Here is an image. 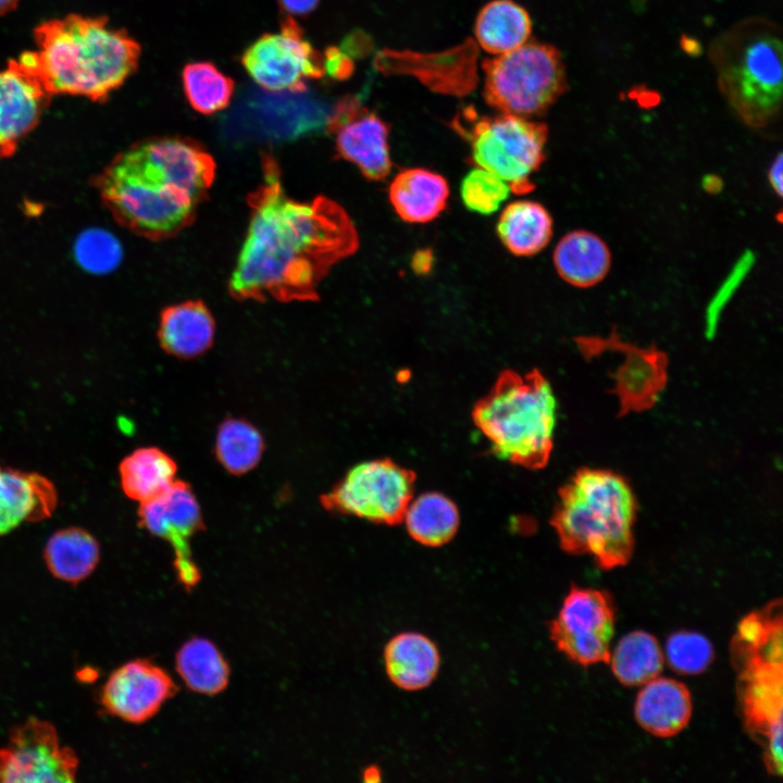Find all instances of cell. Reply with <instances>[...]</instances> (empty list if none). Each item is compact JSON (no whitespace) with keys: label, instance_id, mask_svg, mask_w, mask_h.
I'll use <instances>...</instances> for the list:
<instances>
[{"label":"cell","instance_id":"obj_31","mask_svg":"<svg viewBox=\"0 0 783 783\" xmlns=\"http://www.w3.org/2000/svg\"><path fill=\"white\" fill-rule=\"evenodd\" d=\"M624 360L618 370L619 389L627 405L652 400L660 387L664 357L656 349L638 348L614 337Z\"/></svg>","mask_w":783,"mask_h":783},{"label":"cell","instance_id":"obj_36","mask_svg":"<svg viewBox=\"0 0 783 783\" xmlns=\"http://www.w3.org/2000/svg\"><path fill=\"white\" fill-rule=\"evenodd\" d=\"M80 263L96 272H104L115 268L121 260V246L108 233L95 232L83 236L76 249Z\"/></svg>","mask_w":783,"mask_h":783},{"label":"cell","instance_id":"obj_14","mask_svg":"<svg viewBox=\"0 0 783 783\" xmlns=\"http://www.w3.org/2000/svg\"><path fill=\"white\" fill-rule=\"evenodd\" d=\"M139 505L140 525L172 545L181 583L186 588L194 587L200 574L191 557L189 540L202 530L203 519L190 485L176 480L164 493Z\"/></svg>","mask_w":783,"mask_h":783},{"label":"cell","instance_id":"obj_32","mask_svg":"<svg viewBox=\"0 0 783 783\" xmlns=\"http://www.w3.org/2000/svg\"><path fill=\"white\" fill-rule=\"evenodd\" d=\"M264 447L263 436L253 424L244 419L228 418L217 428L214 452L227 472L241 475L258 465Z\"/></svg>","mask_w":783,"mask_h":783},{"label":"cell","instance_id":"obj_10","mask_svg":"<svg viewBox=\"0 0 783 783\" xmlns=\"http://www.w3.org/2000/svg\"><path fill=\"white\" fill-rule=\"evenodd\" d=\"M614 621L609 593L572 586L548 629L557 649L586 667L609 662Z\"/></svg>","mask_w":783,"mask_h":783},{"label":"cell","instance_id":"obj_35","mask_svg":"<svg viewBox=\"0 0 783 783\" xmlns=\"http://www.w3.org/2000/svg\"><path fill=\"white\" fill-rule=\"evenodd\" d=\"M669 666L681 674H698L712 662L714 651L704 635L680 631L669 636L666 643Z\"/></svg>","mask_w":783,"mask_h":783},{"label":"cell","instance_id":"obj_30","mask_svg":"<svg viewBox=\"0 0 783 783\" xmlns=\"http://www.w3.org/2000/svg\"><path fill=\"white\" fill-rule=\"evenodd\" d=\"M175 659L179 676L194 692L213 695L227 685L228 664L210 641L189 639L179 648Z\"/></svg>","mask_w":783,"mask_h":783},{"label":"cell","instance_id":"obj_6","mask_svg":"<svg viewBox=\"0 0 783 783\" xmlns=\"http://www.w3.org/2000/svg\"><path fill=\"white\" fill-rule=\"evenodd\" d=\"M713 62L722 95L753 128L775 121L782 104V40L774 26L747 22L714 44Z\"/></svg>","mask_w":783,"mask_h":783},{"label":"cell","instance_id":"obj_28","mask_svg":"<svg viewBox=\"0 0 783 783\" xmlns=\"http://www.w3.org/2000/svg\"><path fill=\"white\" fill-rule=\"evenodd\" d=\"M409 535L418 543L438 547L448 543L457 533L459 512L445 495L430 492L412 497L402 521Z\"/></svg>","mask_w":783,"mask_h":783},{"label":"cell","instance_id":"obj_5","mask_svg":"<svg viewBox=\"0 0 783 783\" xmlns=\"http://www.w3.org/2000/svg\"><path fill=\"white\" fill-rule=\"evenodd\" d=\"M557 412L554 389L540 373L506 371L472 415L498 458L536 469L549 459Z\"/></svg>","mask_w":783,"mask_h":783},{"label":"cell","instance_id":"obj_25","mask_svg":"<svg viewBox=\"0 0 783 783\" xmlns=\"http://www.w3.org/2000/svg\"><path fill=\"white\" fill-rule=\"evenodd\" d=\"M175 460L158 447H141L119 465L124 494L139 504L164 493L177 478Z\"/></svg>","mask_w":783,"mask_h":783},{"label":"cell","instance_id":"obj_16","mask_svg":"<svg viewBox=\"0 0 783 783\" xmlns=\"http://www.w3.org/2000/svg\"><path fill=\"white\" fill-rule=\"evenodd\" d=\"M175 691V683L163 669L137 659L111 673L101 692V704L124 721L141 723L152 718Z\"/></svg>","mask_w":783,"mask_h":783},{"label":"cell","instance_id":"obj_40","mask_svg":"<svg viewBox=\"0 0 783 783\" xmlns=\"http://www.w3.org/2000/svg\"><path fill=\"white\" fill-rule=\"evenodd\" d=\"M431 263V253L426 251H419L413 258V268L418 271V273L428 270Z\"/></svg>","mask_w":783,"mask_h":783},{"label":"cell","instance_id":"obj_4","mask_svg":"<svg viewBox=\"0 0 783 783\" xmlns=\"http://www.w3.org/2000/svg\"><path fill=\"white\" fill-rule=\"evenodd\" d=\"M636 500L627 482L609 470L577 472L562 488L552 525L561 547L594 558L604 569L632 556Z\"/></svg>","mask_w":783,"mask_h":783},{"label":"cell","instance_id":"obj_24","mask_svg":"<svg viewBox=\"0 0 783 783\" xmlns=\"http://www.w3.org/2000/svg\"><path fill=\"white\" fill-rule=\"evenodd\" d=\"M552 217L539 202L518 200L499 215L496 231L502 245L514 256L531 257L540 252L552 237Z\"/></svg>","mask_w":783,"mask_h":783},{"label":"cell","instance_id":"obj_15","mask_svg":"<svg viewBox=\"0 0 783 783\" xmlns=\"http://www.w3.org/2000/svg\"><path fill=\"white\" fill-rule=\"evenodd\" d=\"M34 60L25 51L0 70V160L13 156L39 124L51 101Z\"/></svg>","mask_w":783,"mask_h":783},{"label":"cell","instance_id":"obj_37","mask_svg":"<svg viewBox=\"0 0 783 783\" xmlns=\"http://www.w3.org/2000/svg\"><path fill=\"white\" fill-rule=\"evenodd\" d=\"M324 69L334 78H345L352 71V64L339 49L332 47L325 52Z\"/></svg>","mask_w":783,"mask_h":783},{"label":"cell","instance_id":"obj_13","mask_svg":"<svg viewBox=\"0 0 783 783\" xmlns=\"http://www.w3.org/2000/svg\"><path fill=\"white\" fill-rule=\"evenodd\" d=\"M739 674V698L748 731L763 747V759L770 774H782V662L746 658L736 663Z\"/></svg>","mask_w":783,"mask_h":783},{"label":"cell","instance_id":"obj_1","mask_svg":"<svg viewBox=\"0 0 783 783\" xmlns=\"http://www.w3.org/2000/svg\"><path fill=\"white\" fill-rule=\"evenodd\" d=\"M229 287L241 298L313 299L322 278L357 250L358 235L334 201L290 198L269 163Z\"/></svg>","mask_w":783,"mask_h":783},{"label":"cell","instance_id":"obj_39","mask_svg":"<svg viewBox=\"0 0 783 783\" xmlns=\"http://www.w3.org/2000/svg\"><path fill=\"white\" fill-rule=\"evenodd\" d=\"M782 156L779 154L775 160H773L769 171H768V179L772 187V189L775 191L778 196H782Z\"/></svg>","mask_w":783,"mask_h":783},{"label":"cell","instance_id":"obj_17","mask_svg":"<svg viewBox=\"0 0 783 783\" xmlns=\"http://www.w3.org/2000/svg\"><path fill=\"white\" fill-rule=\"evenodd\" d=\"M332 132L341 158L355 164L371 181H381L391 170L389 125L359 101L347 103L338 114Z\"/></svg>","mask_w":783,"mask_h":783},{"label":"cell","instance_id":"obj_3","mask_svg":"<svg viewBox=\"0 0 783 783\" xmlns=\"http://www.w3.org/2000/svg\"><path fill=\"white\" fill-rule=\"evenodd\" d=\"M36 70L52 95L104 102L137 70L139 44L105 16L67 14L33 32Z\"/></svg>","mask_w":783,"mask_h":783},{"label":"cell","instance_id":"obj_12","mask_svg":"<svg viewBox=\"0 0 783 783\" xmlns=\"http://www.w3.org/2000/svg\"><path fill=\"white\" fill-rule=\"evenodd\" d=\"M78 759L60 744L54 726L30 718L14 728L0 748L1 782H73Z\"/></svg>","mask_w":783,"mask_h":783},{"label":"cell","instance_id":"obj_38","mask_svg":"<svg viewBox=\"0 0 783 783\" xmlns=\"http://www.w3.org/2000/svg\"><path fill=\"white\" fill-rule=\"evenodd\" d=\"M282 9L289 14L304 15L312 12L320 0H277Z\"/></svg>","mask_w":783,"mask_h":783},{"label":"cell","instance_id":"obj_9","mask_svg":"<svg viewBox=\"0 0 783 783\" xmlns=\"http://www.w3.org/2000/svg\"><path fill=\"white\" fill-rule=\"evenodd\" d=\"M413 486L410 470L387 459L370 460L351 468L321 504L331 512L391 525L402 521Z\"/></svg>","mask_w":783,"mask_h":783},{"label":"cell","instance_id":"obj_20","mask_svg":"<svg viewBox=\"0 0 783 783\" xmlns=\"http://www.w3.org/2000/svg\"><path fill=\"white\" fill-rule=\"evenodd\" d=\"M449 187L440 174L422 167L401 170L393 178L388 198L397 215L408 223H427L446 208Z\"/></svg>","mask_w":783,"mask_h":783},{"label":"cell","instance_id":"obj_29","mask_svg":"<svg viewBox=\"0 0 783 783\" xmlns=\"http://www.w3.org/2000/svg\"><path fill=\"white\" fill-rule=\"evenodd\" d=\"M658 641L644 631H634L617 644L609 662L617 680L625 686L644 685L658 676L663 667Z\"/></svg>","mask_w":783,"mask_h":783},{"label":"cell","instance_id":"obj_2","mask_svg":"<svg viewBox=\"0 0 783 783\" xmlns=\"http://www.w3.org/2000/svg\"><path fill=\"white\" fill-rule=\"evenodd\" d=\"M213 176L214 162L197 144L157 138L116 156L97 176L96 187L121 224L160 237L189 221Z\"/></svg>","mask_w":783,"mask_h":783},{"label":"cell","instance_id":"obj_21","mask_svg":"<svg viewBox=\"0 0 783 783\" xmlns=\"http://www.w3.org/2000/svg\"><path fill=\"white\" fill-rule=\"evenodd\" d=\"M552 261L558 275L566 283L588 288L599 284L609 273L611 252L597 234L575 229L558 241Z\"/></svg>","mask_w":783,"mask_h":783},{"label":"cell","instance_id":"obj_33","mask_svg":"<svg viewBox=\"0 0 783 783\" xmlns=\"http://www.w3.org/2000/svg\"><path fill=\"white\" fill-rule=\"evenodd\" d=\"M183 88L189 104L198 112L212 114L229 103L234 80L210 62H194L183 70Z\"/></svg>","mask_w":783,"mask_h":783},{"label":"cell","instance_id":"obj_19","mask_svg":"<svg viewBox=\"0 0 783 783\" xmlns=\"http://www.w3.org/2000/svg\"><path fill=\"white\" fill-rule=\"evenodd\" d=\"M692 708L689 691L683 683L657 676L639 691L634 713L637 723L648 733L671 737L688 724Z\"/></svg>","mask_w":783,"mask_h":783},{"label":"cell","instance_id":"obj_34","mask_svg":"<svg viewBox=\"0 0 783 783\" xmlns=\"http://www.w3.org/2000/svg\"><path fill=\"white\" fill-rule=\"evenodd\" d=\"M509 185L494 173L475 166L462 178L460 196L464 207L483 215L497 211L508 198Z\"/></svg>","mask_w":783,"mask_h":783},{"label":"cell","instance_id":"obj_11","mask_svg":"<svg viewBox=\"0 0 783 783\" xmlns=\"http://www.w3.org/2000/svg\"><path fill=\"white\" fill-rule=\"evenodd\" d=\"M241 63L252 79L271 91L302 92L308 79L321 78L324 59L287 16L281 32L264 34L244 52Z\"/></svg>","mask_w":783,"mask_h":783},{"label":"cell","instance_id":"obj_26","mask_svg":"<svg viewBox=\"0 0 783 783\" xmlns=\"http://www.w3.org/2000/svg\"><path fill=\"white\" fill-rule=\"evenodd\" d=\"M531 30L529 13L512 0L488 2L480 11L474 25V35L482 49L498 55L525 44Z\"/></svg>","mask_w":783,"mask_h":783},{"label":"cell","instance_id":"obj_23","mask_svg":"<svg viewBox=\"0 0 783 783\" xmlns=\"http://www.w3.org/2000/svg\"><path fill=\"white\" fill-rule=\"evenodd\" d=\"M158 337L170 355L192 359L207 351L214 337V321L199 302H185L167 308L161 316Z\"/></svg>","mask_w":783,"mask_h":783},{"label":"cell","instance_id":"obj_7","mask_svg":"<svg viewBox=\"0 0 783 783\" xmlns=\"http://www.w3.org/2000/svg\"><path fill=\"white\" fill-rule=\"evenodd\" d=\"M452 127L468 141L472 164L499 176L514 194L534 189L532 176L545 160L546 124L506 113L480 116L468 108Z\"/></svg>","mask_w":783,"mask_h":783},{"label":"cell","instance_id":"obj_8","mask_svg":"<svg viewBox=\"0 0 783 783\" xmlns=\"http://www.w3.org/2000/svg\"><path fill=\"white\" fill-rule=\"evenodd\" d=\"M483 97L500 113L530 117L544 113L567 89L560 52L550 45L525 42L485 60Z\"/></svg>","mask_w":783,"mask_h":783},{"label":"cell","instance_id":"obj_22","mask_svg":"<svg viewBox=\"0 0 783 783\" xmlns=\"http://www.w3.org/2000/svg\"><path fill=\"white\" fill-rule=\"evenodd\" d=\"M389 680L405 691H419L436 678L440 664L439 650L427 636L403 632L389 639L384 649Z\"/></svg>","mask_w":783,"mask_h":783},{"label":"cell","instance_id":"obj_41","mask_svg":"<svg viewBox=\"0 0 783 783\" xmlns=\"http://www.w3.org/2000/svg\"><path fill=\"white\" fill-rule=\"evenodd\" d=\"M21 0H0V16L14 11Z\"/></svg>","mask_w":783,"mask_h":783},{"label":"cell","instance_id":"obj_27","mask_svg":"<svg viewBox=\"0 0 783 783\" xmlns=\"http://www.w3.org/2000/svg\"><path fill=\"white\" fill-rule=\"evenodd\" d=\"M44 557L53 576L78 583L97 567L100 547L88 531L72 526L52 534L45 546Z\"/></svg>","mask_w":783,"mask_h":783},{"label":"cell","instance_id":"obj_18","mask_svg":"<svg viewBox=\"0 0 783 783\" xmlns=\"http://www.w3.org/2000/svg\"><path fill=\"white\" fill-rule=\"evenodd\" d=\"M57 505L58 493L49 478L0 464V536L24 522L50 518Z\"/></svg>","mask_w":783,"mask_h":783}]
</instances>
